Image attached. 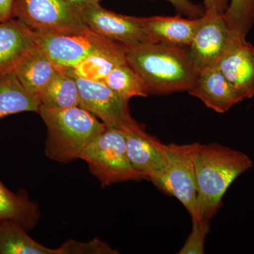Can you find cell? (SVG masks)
<instances>
[{
  "instance_id": "obj_1",
  "label": "cell",
  "mask_w": 254,
  "mask_h": 254,
  "mask_svg": "<svg viewBox=\"0 0 254 254\" xmlns=\"http://www.w3.org/2000/svg\"><path fill=\"white\" fill-rule=\"evenodd\" d=\"M196 183L197 203L200 217L210 221L222 206L230 185L253 168L248 155L213 143H190Z\"/></svg>"
},
{
  "instance_id": "obj_2",
  "label": "cell",
  "mask_w": 254,
  "mask_h": 254,
  "mask_svg": "<svg viewBox=\"0 0 254 254\" xmlns=\"http://www.w3.org/2000/svg\"><path fill=\"white\" fill-rule=\"evenodd\" d=\"M126 54L149 95L189 92L198 76L188 48L149 43L127 48Z\"/></svg>"
},
{
  "instance_id": "obj_3",
  "label": "cell",
  "mask_w": 254,
  "mask_h": 254,
  "mask_svg": "<svg viewBox=\"0 0 254 254\" xmlns=\"http://www.w3.org/2000/svg\"><path fill=\"white\" fill-rule=\"evenodd\" d=\"M38 113L48 129L45 153L58 163H68L80 159L83 150L107 127L79 106L65 109L41 106Z\"/></svg>"
},
{
  "instance_id": "obj_4",
  "label": "cell",
  "mask_w": 254,
  "mask_h": 254,
  "mask_svg": "<svg viewBox=\"0 0 254 254\" xmlns=\"http://www.w3.org/2000/svg\"><path fill=\"white\" fill-rule=\"evenodd\" d=\"M81 160L88 165L103 188L128 181L143 180L131 165L121 129L107 126L82 152Z\"/></svg>"
},
{
  "instance_id": "obj_5",
  "label": "cell",
  "mask_w": 254,
  "mask_h": 254,
  "mask_svg": "<svg viewBox=\"0 0 254 254\" xmlns=\"http://www.w3.org/2000/svg\"><path fill=\"white\" fill-rule=\"evenodd\" d=\"M35 36L36 46L60 68H72L91 55L123 46L88 27L68 32H35Z\"/></svg>"
},
{
  "instance_id": "obj_6",
  "label": "cell",
  "mask_w": 254,
  "mask_h": 254,
  "mask_svg": "<svg viewBox=\"0 0 254 254\" xmlns=\"http://www.w3.org/2000/svg\"><path fill=\"white\" fill-rule=\"evenodd\" d=\"M13 16L38 33L73 31L87 27L81 9L64 0H14Z\"/></svg>"
},
{
  "instance_id": "obj_7",
  "label": "cell",
  "mask_w": 254,
  "mask_h": 254,
  "mask_svg": "<svg viewBox=\"0 0 254 254\" xmlns=\"http://www.w3.org/2000/svg\"><path fill=\"white\" fill-rule=\"evenodd\" d=\"M168 163L163 176L154 182L165 193L183 204L192 220H201L197 203L196 183L190 144L166 145Z\"/></svg>"
},
{
  "instance_id": "obj_8",
  "label": "cell",
  "mask_w": 254,
  "mask_h": 254,
  "mask_svg": "<svg viewBox=\"0 0 254 254\" xmlns=\"http://www.w3.org/2000/svg\"><path fill=\"white\" fill-rule=\"evenodd\" d=\"M68 74L73 76L77 83L78 106L89 112L108 127L124 129L136 125V122L130 115L128 100L112 90L104 82Z\"/></svg>"
},
{
  "instance_id": "obj_9",
  "label": "cell",
  "mask_w": 254,
  "mask_h": 254,
  "mask_svg": "<svg viewBox=\"0 0 254 254\" xmlns=\"http://www.w3.org/2000/svg\"><path fill=\"white\" fill-rule=\"evenodd\" d=\"M81 14L87 27L126 48L153 43L137 17L117 14L100 3L83 8Z\"/></svg>"
},
{
  "instance_id": "obj_10",
  "label": "cell",
  "mask_w": 254,
  "mask_h": 254,
  "mask_svg": "<svg viewBox=\"0 0 254 254\" xmlns=\"http://www.w3.org/2000/svg\"><path fill=\"white\" fill-rule=\"evenodd\" d=\"M237 38L240 37L230 31L223 15L210 17L203 14L188 48L190 60L198 72L216 66Z\"/></svg>"
},
{
  "instance_id": "obj_11",
  "label": "cell",
  "mask_w": 254,
  "mask_h": 254,
  "mask_svg": "<svg viewBox=\"0 0 254 254\" xmlns=\"http://www.w3.org/2000/svg\"><path fill=\"white\" fill-rule=\"evenodd\" d=\"M121 130L133 169L143 179L154 183L163 176L168 167L166 144L148 134L138 123Z\"/></svg>"
},
{
  "instance_id": "obj_12",
  "label": "cell",
  "mask_w": 254,
  "mask_h": 254,
  "mask_svg": "<svg viewBox=\"0 0 254 254\" xmlns=\"http://www.w3.org/2000/svg\"><path fill=\"white\" fill-rule=\"evenodd\" d=\"M217 67L242 100L254 96V47L237 38L218 62Z\"/></svg>"
},
{
  "instance_id": "obj_13",
  "label": "cell",
  "mask_w": 254,
  "mask_h": 254,
  "mask_svg": "<svg viewBox=\"0 0 254 254\" xmlns=\"http://www.w3.org/2000/svg\"><path fill=\"white\" fill-rule=\"evenodd\" d=\"M189 93L218 113H226L243 100L217 66L199 71Z\"/></svg>"
},
{
  "instance_id": "obj_14",
  "label": "cell",
  "mask_w": 254,
  "mask_h": 254,
  "mask_svg": "<svg viewBox=\"0 0 254 254\" xmlns=\"http://www.w3.org/2000/svg\"><path fill=\"white\" fill-rule=\"evenodd\" d=\"M36 46L35 32L17 18L0 22V73L13 71Z\"/></svg>"
},
{
  "instance_id": "obj_15",
  "label": "cell",
  "mask_w": 254,
  "mask_h": 254,
  "mask_svg": "<svg viewBox=\"0 0 254 254\" xmlns=\"http://www.w3.org/2000/svg\"><path fill=\"white\" fill-rule=\"evenodd\" d=\"M138 18L153 43L189 48L201 23L202 16H151Z\"/></svg>"
},
{
  "instance_id": "obj_16",
  "label": "cell",
  "mask_w": 254,
  "mask_h": 254,
  "mask_svg": "<svg viewBox=\"0 0 254 254\" xmlns=\"http://www.w3.org/2000/svg\"><path fill=\"white\" fill-rule=\"evenodd\" d=\"M60 68L36 46L13 70L23 86L31 94L38 95L58 72Z\"/></svg>"
},
{
  "instance_id": "obj_17",
  "label": "cell",
  "mask_w": 254,
  "mask_h": 254,
  "mask_svg": "<svg viewBox=\"0 0 254 254\" xmlns=\"http://www.w3.org/2000/svg\"><path fill=\"white\" fill-rule=\"evenodd\" d=\"M40 218L38 203L30 199L25 190L14 193L0 180V222L11 220L28 232L36 227Z\"/></svg>"
},
{
  "instance_id": "obj_18",
  "label": "cell",
  "mask_w": 254,
  "mask_h": 254,
  "mask_svg": "<svg viewBox=\"0 0 254 254\" xmlns=\"http://www.w3.org/2000/svg\"><path fill=\"white\" fill-rule=\"evenodd\" d=\"M40 103L28 92L14 71L0 73V119L23 112L38 113Z\"/></svg>"
},
{
  "instance_id": "obj_19",
  "label": "cell",
  "mask_w": 254,
  "mask_h": 254,
  "mask_svg": "<svg viewBox=\"0 0 254 254\" xmlns=\"http://www.w3.org/2000/svg\"><path fill=\"white\" fill-rule=\"evenodd\" d=\"M40 107L65 109L79 105V92L76 80L60 68L46 88L38 95Z\"/></svg>"
},
{
  "instance_id": "obj_20",
  "label": "cell",
  "mask_w": 254,
  "mask_h": 254,
  "mask_svg": "<svg viewBox=\"0 0 254 254\" xmlns=\"http://www.w3.org/2000/svg\"><path fill=\"white\" fill-rule=\"evenodd\" d=\"M126 53V47L122 46L91 55L72 68L61 69L78 77L103 81L114 68L122 64L127 63Z\"/></svg>"
},
{
  "instance_id": "obj_21",
  "label": "cell",
  "mask_w": 254,
  "mask_h": 254,
  "mask_svg": "<svg viewBox=\"0 0 254 254\" xmlns=\"http://www.w3.org/2000/svg\"><path fill=\"white\" fill-rule=\"evenodd\" d=\"M24 228L11 220L0 222V254H59L32 239Z\"/></svg>"
},
{
  "instance_id": "obj_22",
  "label": "cell",
  "mask_w": 254,
  "mask_h": 254,
  "mask_svg": "<svg viewBox=\"0 0 254 254\" xmlns=\"http://www.w3.org/2000/svg\"><path fill=\"white\" fill-rule=\"evenodd\" d=\"M112 90L127 100L136 96H148L144 81L128 63L114 68L103 80Z\"/></svg>"
},
{
  "instance_id": "obj_23",
  "label": "cell",
  "mask_w": 254,
  "mask_h": 254,
  "mask_svg": "<svg viewBox=\"0 0 254 254\" xmlns=\"http://www.w3.org/2000/svg\"><path fill=\"white\" fill-rule=\"evenodd\" d=\"M223 16L230 31L245 38L254 25V0H230Z\"/></svg>"
},
{
  "instance_id": "obj_24",
  "label": "cell",
  "mask_w": 254,
  "mask_h": 254,
  "mask_svg": "<svg viewBox=\"0 0 254 254\" xmlns=\"http://www.w3.org/2000/svg\"><path fill=\"white\" fill-rule=\"evenodd\" d=\"M59 254H118L108 244L95 238L89 242L70 240L58 248Z\"/></svg>"
},
{
  "instance_id": "obj_25",
  "label": "cell",
  "mask_w": 254,
  "mask_h": 254,
  "mask_svg": "<svg viewBox=\"0 0 254 254\" xmlns=\"http://www.w3.org/2000/svg\"><path fill=\"white\" fill-rule=\"evenodd\" d=\"M210 230V221L192 220V230L190 236L179 252V254H203L205 240Z\"/></svg>"
},
{
  "instance_id": "obj_26",
  "label": "cell",
  "mask_w": 254,
  "mask_h": 254,
  "mask_svg": "<svg viewBox=\"0 0 254 254\" xmlns=\"http://www.w3.org/2000/svg\"><path fill=\"white\" fill-rule=\"evenodd\" d=\"M175 6L181 14L187 15L190 18H198L204 14V7L193 4L190 0H166Z\"/></svg>"
},
{
  "instance_id": "obj_27",
  "label": "cell",
  "mask_w": 254,
  "mask_h": 254,
  "mask_svg": "<svg viewBox=\"0 0 254 254\" xmlns=\"http://www.w3.org/2000/svg\"><path fill=\"white\" fill-rule=\"evenodd\" d=\"M204 14L210 17L222 16L228 7L229 0H203Z\"/></svg>"
},
{
  "instance_id": "obj_28",
  "label": "cell",
  "mask_w": 254,
  "mask_h": 254,
  "mask_svg": "<svg viewBox=\"0 0 254 254\" xmlns=\"http://www.w3.org/2000/svg\"><path fill=\"white\" fill-rule=\"evenodd\" d=\"M14 0H0V22L14 18Z\"/></svg>"
},
{
  "instance_id": "obj_29",
  "label": "cell",
  "mask_w": 254,
  "mask_h": 254,
  "mask_svg": "<svg viewBox=\"0 0 254 254\" xmlns=\"http://www.w3.org/2000/svg\"><path fill=\"white\" fill-rule=\"evenodd\" d=\"M64 1L81 9L88 5L100 3V0H64Z\"/></svg>"
}]
</instances>
